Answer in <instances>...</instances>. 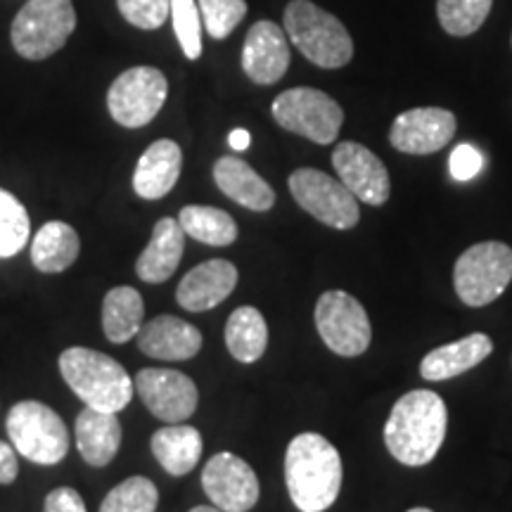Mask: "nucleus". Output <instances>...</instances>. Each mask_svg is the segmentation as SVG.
<instances>
[{
  "instance_id": "f257e3e1",
  "label": "nucleus",
  "mask_w": 512,
  "mask_h": 512,
  "mask_svg": "<svg viewBox=\"0 0 512 512\" xmlns=\"http://www.w3.org/2000/svg\"><path fill=\"white\" fill-rule=\"evenodd\" d=\"M448 430L446 403L430 389H413L394 403L384 425V444L394 460L422 467L437 458Z\"/></svg>"
},
{
  "instance_id": "f03ea898",
  "label": "nucleus",
  "mask_w": 512,
  "mask_h": 512,
  "mask_svg": "<svg viewBox=\"0 0 512 512\" xmlns=\"http://www.w3.org/2000/svg\"><path fill=\"white\" fill-rule=\"evenodd\" d=\"M342 456L323 434L304 432L290 441L285 453V484L294 508L325 512L342 489Z\"/></svg>"
},
{
  "instance_id": "7ed1b4c3",
  "label": "nucleus",
  "mask_w": 512,
  "mask_h": 512,
  "mask_svg": "<svg viewBox=\"0 0 512 512\" xmlns=\"http://www.w3.org/2000/svg\"><path fill=\"white\" fill-rule=\"evenodd\" d=\"M60 373L69 389L88 408L119 413L131 403L133 382L119 361L86 347H72L60 354Z\"/></svg>"
},
{
  "instance_id": "20e7f679",
  "label": "nucleus",
  "mask_w": 512,
  "mask_h": 512,
  "mask_svg": "<svg viewBox=\"0 0 512 512\" xmlns=\"http://www.w3.org/2000/svg\"><path fill=\"white\" fill-rule=\"evenodd\" d=\"M285 31L306 60L323 69H342L354 57L347 27L311 0H292L285 8Z\"/></svg>"
},
{
  "instance_id": "39448f33",
  "label": "nucleus",
  "mask_w": 512,
  "mask_h": 512,
  "mask_svg": "<svg viewBox=\"0 0 512 512\" xmlns=\"http://www.w3.org/2000/svg\"><path fill=\"white\" fill-rule=\"evenodd\" d=\"M76 29L72 0H29L12 19V48L24 60L41 62L64 48Z\"/></svg>"
},
{
  "instance_id": "423d86ee",
  "label": "nucleus",
  "mask_w": 512,
  "mask_h": 512,
  "mask_svg": "<svg viewBox=\"0 0 512 512\" xmlns=\"http://www.w3.org/2000/svg\"><path fill=\"white\" fill-rule=\"evenodd\" d=\"M512 283V249L505 242H479L460 254L453 266L458 299L472 309L496 302Z\"/></svg>"
},
{
  "instance_id": "0eeeda50",
  "label": "nucleus",
  "mask_w": 512,
  "mask_h": 512,
  "mask_svg": "<svg viewBox=\"0 0 512 512\" xmlns=\"http://www.w3.org/2000/svg\"><path fill=\"white\" fill-rule=\"evenodd\" d=\"M8 437L19 456L36 465H57L69 453V430L41 401H19L8 413Z\"/></svg>"
},
{
  "instance_id": "6e6552de",
  "label": "nucleus",
  "mask_w": 512,
  "mask_h": 512,
  "mask_svg": "<svg viewBox=\"0 0 512 512\" xmlns=\"http://www.w3.org/2000/svg\"><path fill=\"white\" fill-rule=\"evenodd\" d=\"M273 119L285 131L309 138L311 143L330 145L339 136L344 112L328 93L318 88H290L273 100Z\"/></svg>"
},
{
  "instance_id": "1a4fd4ad",
  "label": "nucleus",
  "mask_w": 512,
  "mask_h": 512,
  "mask_svg": "<svg viewBox=\"0 0 512 512\" xmlns=\"http://www.w3.org/2000/svg\"><path fill=\"white\" fill-rule=\"evenodd\" d=\"M316 328L332 354L354 358L366 354L373 339V328L363 304L354 294L330 290L320 294L316 304Z\"/></svg>"
},
{
  "instance_id": "9d476101",
  "label": "nucleus",
  "mask_w": 512,
  "mask_h": 512,
  "mask_svg": "<svg viewBox=\"0 0 512 512\" xmlns=\"http://www.w3.org/2000/svg\"><path fill=\"white\" fill-rule=\"evenodd\" d=\"M294 202L313 219L337 230L354 228L361 219L358 200L344 188L342 181L318 169H297L290 176Z\"/></svg>"
},
{
  "instance_id": "9b49d317",
  "label": "nucleus",
  "mask_w": 512,
  "mask_h": 512,
  "mask_svg": "<svg viewBox=\"0 0 512 512\" xmlns=\"http://www.w3.org/2000/svg\"><path fill=\"white\" fill-rule=\"evenodd\" d=\"M166 95L169 81L157 67H133L110 86L107 110L124 128H143L162 110Z\"/></svg>"
},
{
  "instance_id": "f8f14e48",
  "label": "nucleus",
  "mask_w": 512,
  "mask_h": 512,
  "mask_svg": "<svg viewBox=\"0 0 512 512\" xmlns=\"http://www.w3.org/2000/svg\"><path fill=\"white\" fill-rule=\"evenodd\" d=\"M202 489L223 512H249L259 503V477L235 453H216L202 470Z\"/></svg>"
},
{
  "instance_id": "ddd939ff",
  "label": "nucleus",
  "mask_w": 512,
  "mask_h": 512,
  "mask_svg": "<svg viewBox=\"0 0 512 512\" xmlns=\"http://www.w3.org/2000/svg\"><path fill=\"white\" fill-rule=\"evenodd\" d=\"M133 384L147 411L164 422H185L200 403L195 382L171 368L140 370Z\"/></svg>"
},
{
  "instance_id": "4468645a",
  "label": "nucleus",
  "mask_w": 512,
  "mask_h": 512,
  "mask_svg": "<svg viewBox=\"0 0 512 512\" xmlns=\"http://www.w3.org/2000/svg\"><path fill=\"white\" fill-rule=\"evenodd\" d=\"M332 166H335L344 188L363 204L382 207L392 195V181H389L387 166L366 145L351 143V140L339 143L332 152Z\"/></svg>"
},
{
  "instance_id": "2eb2a0df",
  "label": "nucleus",
  "mask_w": 512,
  "mask_h": 512,
  "mask_svg": "<svg viewBox=\"0 0 512 512\" xmlns=\"http://www.w3.org/2000/svg\"><path fill=\"white\" fill-rule=\"evenodd\" d=\"M456 128V114L444 107H415L394 119L389 143L406 155H432L451 143Z\"/></svg>"
},
{
  "instance_id": "dca6fc26",
  "label": "nucleus",
  "mask_w": 512,
  "mask_h": 512,
  "mask_svg": "<svg viewBox=\"0 0 512 512\" xmlns=\"http://www.w3.org/2000/svg\"><path fill=\"white\" fill-rule=\"evenodd\" d=\"M290 38L275 22L261 19L247 31L245 48H242V69L259 86H271L283 79L290 69Z\"/></svg>"
},
{
  "instance_id": "f3484780",
  "label": "nucleus",
  "mask_w": 512,
  "mask_h": 512,
  "mask_svg": "<svg viewBox=\"0 0 512 512\" xmlns=\"http://www.w3.org/2000/svg\"><path fill=\"white\" fill-rule=\"evenodd\" d=\"M238 285V268L226 259H209L185 273L176 290V302L185 311L202 313L216 309Z\"/></svg>"
},
{
  "instance_id": "a211bd4d",
  "label": "nucleus",
  "mask_w": 512,
  "mask_h": 512,
  "mask_svg": "<svg viewBox=\"0 0 512 512\" xmlns=\"http://www.w3.org/2000/svg\"><path fill=\"white\" fill-rule=\"evenodd\" d=\"M138 347L157 361H188L202 349V332L176 316H157L138 332Z\"/></svg>"
},
{
  "instance_id": "6ab92c4d",
  "label": "nucleus",
  "mask_w": 512,
  "mask_h": 512,
  "mask_svg": "<svg viewBox=\"0 0 512 512\" xmlns=\"http://www.w3.org/2000/svg\"><path fill=\"white\" fill-rule=\"evenodd\" d=\"M183 169L181 145L174 140L162 138L152 143L138 159L136 174H133V190L143 200H162L178 183Z\"/></svg>"
},
{
  "instance_id": "aec40b11",
  "label": "nucleus",
  "mask_w": 512,
  "mask_h": 512,
  "mask_svg": "<svg viewBox=\"0 0 512 512\" xmlns=\"http://www.w3.org/2000/svg\"><path fill=\"white\" fill-rule=\"evenodd\" d=\"M494 351V342L484 332H472L458 342L444 344L430 351L420 363V375L427 382H444L451 377H458L472 370L479 363L486 361Z\"/></svg>"
},
{
  "instance_id": "412c9836",
  "label": "nucleus",
  "mask_w": 512,
  "mask_h": 512,
  "mask_svg": "<svg viewBox=\"0 0 512 512\" xmlns=\"http://www.w3.org/2000/svg\"><path fill=\"white\" fill-rule=\"evenodd\" d=\"M183 249L185 233L181 223L174 219H159L155 230H152L150 245L143 249V254L136 261L138 278L150 285L166 283L181 264Z\"/></svg>"
},
{
  "instance_id": "4be33fe9",
  "label": "nucleus",
  "mask_w": 512,
  "mask_h": 512,
  "mask_svg": "<svg viewBox=\"0 0 512 512\" xmlns=\"http://www.w3.org/2000/svg\"><path fill=\"white\" fill-rule=\"evenodd\" d=\"M214 181L223 195L252 211H268L275 204V192L264 178L240 157H221L214 164Z\"/></svg>"
},
{
  "instance_id": "5701e85b",
  "label": "nucleus",
  "mask_w": 512,
  "mask_h": 512,
  "mask_svg": "<svg viewBox=\"0 0 512 512\" xmlns=\"http://www.w3.org/2000/svg\"><path fill=\"white\" fill-rule=\"evenodd\" d=\"M121 446V422L117 413L83 408L76 418V448L93 467L110 465Z\"/></svg>"
},
{
  "instance_id": "b1692460",
  "label": "nucleus",
  "mask_w": 512,
  "mask_h": 512,
  "mask_svg": "<svg viewBox=\"0 0 512 512\" xmlns=\"http://www.w3.org/2000/svg\"><path fill=\"white\" fill-rule=\"evenodd\" d=\"M157 463L171 477H185L202 458V434L190 425H166L150 439Z\"/></svg>"
},
{
  "instance_id": "393cba45",
  "label": "nucleus",
  "mask_w": 512,
  "mask_h": 512,
  "mask_svg": "<svg viewBox=\"0 0 512 512\" xmlns=\"http://www.w3.org/2000/svg\"><path fill=\"white\" fill-rule=\"evenodd\" d=\"M79 233L64 221H50L31 242V264L41 273H64L79 259Z\"/></svg>"
},
{
  "instance_id": "a878e982",
  "label": "nucleus",
  "mask_w": 512,
  "mask_h": 512,
  "mask_svg": "<svg viewBox=\"0 0 512 512\" xmlns=\"http://www.w3.org/2000/svg\"><path fill=\"white\" fill-rule=\"evenodd\" d=\"M145 302L133 287H114L102 302V328L112 344H126L143 328Z\"/></svg>"
},
{
  "instance_id": "bb28decb",
  "label": "nucleus",
  "mask_w": 512,
  "mask_h": 512,
  "mask_svg": "<svg viewBox=\"0 0 512 512\" xmlns=\"http://www.w3.org/2000/svg\"><path fill=\"white\" fill-rule=\"evenodd\" d=\"M226 347L240 363H256L268 347V325L254 306H240L226 323Z\"/></svg>"
},
{
  "instance_id": "cd10ccee",
  "label": "nucleus",
  "mask_w": 512,
  "mask_h": 512,
  "mask_svg": "<svg viewBox=\"0 0 512 512\" xmlns=\"http://www.w3.org/2000/svg\"><path fill=\"white\" fill-rule=\"evenodd\" d=\"M178 223H181L185 235L209 247H228L238 240V223L228 211L216 207L190 204V207L181 209Z\"/></svg>"
},
{
  "instance_id": "c85d7f7f",
  "label": "nucleus",
  "mask_w": 512,
  "mask_h": 512,
  "mask_svg": "<svg viewBox=\"0 0 512 512\" xmlns=\"http://www.w3.org/2000/svg\"><path fill=\"white\" fill-rule=\"evenodd\" d=\"M494 0H437V17L446 34L465 38L482 29Z\"/></svg>"
},
{
  "instance_id": "c756f323",
  "label": "nucleus",
  "mask_w": 512,
  "mask_h": 512,
  "mask_svg": "<svg viewBox=\"0 0 512 512\" xmlns=\"http://www.w3.org/2000/svg\"><path fill=\"white\" fill-rule=\"evenodd\" d=\"M31 221L24 204L0 188V259H10L27 247Z\"/></svg>"
},
{
  "instance_id": "7c9ffc66",
  "label": "nucleus",
  "mask_w": 512,
  "mask_h": 512,
  "mask_svg": "<svg viewBox=\"0 0 512 512\" xmlns=\"http://www.w3.org/2000/svg\"><path fill=\"white\" fill-rule=\"evenodd\" d=\"M157 503L159 491L150 479L128 477L105 496L100 512H155Z\"/></svg>"
},
{
  "instance_id": "2f4dec72",
  "label": "nucleus",
  "mask_w": 512,
  "mask_h": 512,
  "mask_svg": "<svg viewBox=\"0 0 512 512\" xmlns=\"http://www.w3.org/2000/svg\"><path fill=\"white\" fill-rule=\"evenodd\" d=\"M171 19L185 57L197 60L202 55V15L197 0H171Z\"/></svg>"
},
{
  "instance_id": "473e14b6",
  "label": "nucleus",
  "mask_w": 512,
  "mask_h": 512,
  "mask_svg": "<svg viewBox=\"0 0 512 512\" xmlns=\"http://www.w3.org/2000/svg\"><path fill=\"white\" fill-rule=\"evenodd\" d=\"M197 5H200L204 27L216 41L233 34L235 27L247 15L245 0H197Z\"/></svg>"
},
{
  "instance_id": "72a5a7b5",
  "label": "nucleus",
  "mask_w": 512,
  "mask_h": 512,
  "mask_svg": "<svg viewBox=\"0 0 512 512\" xmlns=\"http://www.w3.org/2000/svg\"><path fill=\"white\" fill-rule=\"evenodd\" d=\"M121 17L133 27L152 31L169 19L171 0H117Z\"/></svg>"
},
{
  "instance_id": "f704fd0d",
  "label": "nucleus",
  "mask_w": 512,
  "mask_h": 512,
  "mask_svg": "<svg viewBox=\"0 0 512 512\" xmlns=\"http://www.w3.org/2000/svg\"><path fill=\"white\" fill-rule=\"evenodd\" d=\"M448 166H451V176L456 178V181H472L484 166L482 152H479L475 145H458L456 150L451 152Z\"/></svg>"
},
{
  "instance_id": "c9c22d12",
  "label": "nucleus",
  "mask_w": 512,
  "mask_h": 512,
  "mask_svg": "<svg viewBox=\"0 0 512 512\" xmlns=\"http://www.w3.org/2000/svg\"><path fill=\"white\" fill-rule=\"evenodd\" d=\"M43 512H88V510L79 491L72 489V486H60V489H53L46 496Z\"/></svg>"
},
{
  "instance_id": "e433bc0d",
  "label": "nucleus",
  "mask_w": 512,
  "mask_h": 512,
  "mask_svg": "<svg viewBox=\"0 0 512 512\" xmlns=\"http://www.w3.org/2000/svg\"><path fill=\"white\" fill-rule=\"evenodd\" d=\"M19 475L17 451L8 441H0V484H12Z\"/></svg>"
},
{
  "instance_id": "4c0bfd02",
  "label": "nucleus",
  "mask_w": 512,
  "mask_h": 512,
  "mask_svg": "<svg viewBox=\"0 0 512 512\" xmlns=\"http://www.w3.org/2000/svg\"><path fill=\"white\" fill-rule=\"evenodd\" d=\"M249 143H252V136H249V131H245V128H235V131H230V136H228V145L233 147L235 152L247 150Z\"/></svg>"
},
{
  "instance_id": "58836bf2",
  "label": "nucleus",
  "mask_w": 512,
  "mask_h": 512,
  "mask_svg": "<svg viewBox=\"0 0 512 512\" xmlns=\"http://www.w3.org/2000/svg\"><path fill=\"white\" fill-rule=\"evenodd\" d=\"M190 512H223L216 508V505H197V508H192Z\"/></svg>"
},
{
  "instance_id": "ea45409f",
  "label": "nucleus",
  "mask_w": 512,
  "mask_h": 512,
  "mask_svg": "<svg viewBox=\"0 0 512 512\" xmlns=\"http://www.w3.org/2000/svg\"><path fill=\"white\" fill-rule=\"evenodd\" d=\"M408 512H434V510H430V508H411Z\"/></svg>"
}]
</instances>
